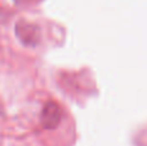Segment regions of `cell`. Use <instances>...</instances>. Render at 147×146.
<instances>
[{
  "label": "cell",
  "instance_id": "1",
  "mask_svg": "<svg viewBox=\"0 0 147 146\" xmlns=\"http://www.w3.org/2000/svg\"><path fill=\"white\" fill-rule=\"evenodd\" d=\"M16 35L22 44L27 47H35L40 41V30L38 26L20 21L16 25Z\"/></svg>",
  "mask_w": 147,
  "mask_h": 146
},
{
  "label": "cell",
  "instance_id": "2",
  "mask_svg": "<svg viewBox=\"0 0 147 146\" xmlns=\"http://www.w3.org/2000/svg\"><path fill=\"white\" fill-rule=\"evenodd\" d=\"M62 120V110L56 102H47L41 110L40 123L43 128L45 129H54L58 127Z\"/></svg>",
  "mask_w": 147,
  "mask_h": 146
},
{
  "label": "cell",
  "instance_id": "3",
  "mask_svg": "<svg viewBox=\"0 0 147 146\" xmlns=\"http://www.w3.org/2000/svg\"><path fill=\"white\" fill-rule=\"evenodd\" d=\"M0 111H1V107H0Z\"/></svg>",
  "mask_w": 147,
  "mask_h": 146
}]
</instances>
